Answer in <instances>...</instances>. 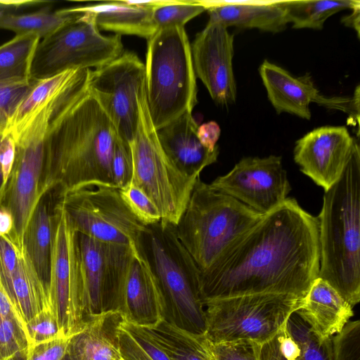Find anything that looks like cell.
Returning a JSON list of instances; mask_svg holds the SVG:
<instances>
[{"label": "cell", "instance_id": "obj_1", "mask_svg": "<svg viewBox=\"0 0 360 360\" xmlns=\"http://www.w3.org/2000/svg\"><path fill=\"white\" fill-rule=\"evenodd\" d=\"M319 266L318 219L288 198L200 274V297L203 304L266 293L304 299L319 277Z\"/></svg>", "mask_w": 360, "mask_h": 360}, {"label": "cell", "instance_id": "obj_2", "mask_svg": "<svg viewBox=\"0 0 360 360\" xmlns=\"http://www.w3.org/2000/svg\"><path fill=\"white\" fill-rule=\"evenodd\" d=\"M90 70L76 69L53 96L44 141L46 188H116L112 160L120 136L89 86Z\"/></svg>", "mask_w": 360, "mask_h": 360}, {"label": "cell", "instance_id": "obj_3", "mask_svg": "<svg viewBox=\"0 0 360 360\" xmlns=\"http://www.w3.org/2000/svg\"><path fill=\"white\" fill-rule=\"evenodd\" d=\"M319 277L352 307L360 300V149L323 198L317 217Z\"/></svg>", "mask_w": 360, "mask_h": 360}, {"label": "cell", "instance_id": "obj_4", "mask_svg": "<svg viewBox=\"0 0 360 360\" xmlns=\"http://www.w3.org/2000/svg\"><path fill=\"white\" fill-rule=\"evenodd\" d=\"M263 215L199 177L174 229L179 240L202 274Z\"/></svg>", "mask_w": 360, "mask_h": 360}, {"label": "cell", "instance_id": "obj_5", "mask_svg": "<svg viewBox=\"0 0 360 360\" xmlns=\"http://www.w3.org/2000/svg\"><path fill=\"white\" fill-rule=\"evenodd\" d=\"M145 84L156 130L192 112L197 103L196 76L184 27L158 29L148 39Z\"/></svg>", "mask_w": 360, "mask_h": 360}, {"label": "cell", "instance_id": "obj_6", "mask_svg": "<svg viewBox=\"0 0 360 360\" xmlns=\"http://www.w3.org/2000/svg\"><path fill=\"white\" fill-rule=\"evenodd\" d=\"M139 117L130 143L131 183L141 189L158 207L162 224L176 226L200 177L180 171L164 150L149 113L145 82L138 94Z\"/></svg>", "mask_w": 360, "mask_h": 360}, {"label": "cell", "instance_id": "obj_7", "mask_svg": "<svg viewBox=\"0 0 360 360\" xmlns=\"http://www.w3.org/2000/svg\"><path fill=\"white\" fill-rule=\"evenodd\" d=\"M143 246L163 292L165 319L186 330L205 333L200 271L179 240L174 226L160 222L148 226Z\"/></svg>", "mask_w": 360, "mask_h": 360}, {"label": "cell", "instance_id": "obj_8", "mask_svg": "<svg viewBox=\"0 0 360 360\" xmlns=\"http://www.w3.org/2000/svg\"><path fill=\"white\" fill-rule=\"evenodd\" d=\"M303 299L288 294H255L204 304L205 335L213 344L249 340L262 345L275 337Z\"/></svg>", "mask_w": 360, "mask_h": 360}, {"label": "cell", "instance_id": "obj_9", "mask_svg": "<svg viewBox=\"0 0 360 360\" xmlns=\"http://www.w3.org/2000/svg\"><path fill=\"white\" fill-rule=\"evenodd\" d=\"M54 94L11 134L15 142V158L1 205L13 214L20 248L29 218L46 189L44 141Z\"/></svg>", "mask_w": 360, "mask_h": 360}, {"label": "cell", "instance_id": "obj_10", "mask_svg": "<svg viewBox=\"0 0 360 360\" xmlns=\"http://www.w3.org/2000/svg\"><path fill=\"white\" fill-rule=\"evenodd\" d=\"M39 40L30 77L44 79L75 69L100 68L123 52L121 35L105 36L87 13Z\"/></svg>", "mask_w": 360, "mask_h": 360}, {"label": "cell", "instance_id": "obj_11", "mask_svg": "<svg viewBox=\"0 0 360 360\" xmlns=\"http://www.w3.org/2000/svg\"><path fill=\"white\" fill-rule=\"evenodd\" d=\"M62 205L75 230L103 243L143 248L148 227L131 212L117 188L64 193Z\"/></svg>", "mask_w": 360, "mask_h": 360}, {"label": "cell", "instance_id": "obj_12", "mask_svg": "<svg viewBox=\"0 0 360 360\" xmlns=\"http://www.w3.org/2000/svg\"><path fill=\"white\" fill-rule=\"evenodd\" d=\"M48 294L49 307L61 334L70 337L79 331L84 321L78 234L63 209L62 200L54 238Z\"/></svg>", "mask_w": 360, "mask_h": 360}, {"label": "cell", "instance_id": "obj_13", "mask_svg": "<svg viewBox=\"0 0 360 360\" xmlns=\"http://www.w3.org/2000/svg\"><path fill=\"white\" fill-rule=\"evenodd\" d=\"M145 82V64L131 51L90 70L89 84L109 116L119 136L129 145L139 117L138 94Z\"/></svg>", "mask_w": 360, "mask_h": 360}, {"label": "cell", "instance_id": "obj_14", "mask_svg": "<svg viewBox=\"0 0 360 360\" xmlns=\"http://www.w3.org/2000/svg\"><path fill=\"white\" fill-rule=\"evenodd\" d=\"M84 321L114 311L131 257L129 246L96 240L77 233Z\"/></svg>", "mask_w": 360, "mask_h": 360}, {"label": "cell", "instance_id": "obj_15", "mask_svg": "<svg viewBox=\"0 0 360 360\" xmlns=\"http://www.w3.org/2000/svg\"><path fill=\"white\" fill-rule=\"evenodd\" d=\"M210 184L262 214L282 205L291 190L282 158L274 155L243 158Z\"/></svg>", "mask_w": 360, "mask_h": 360}, {"label": "cell", "instance_id": "obj_16", "mask_svg": "<svg viewBox=\"0 0 360 360\" xmlns=\"http://www.w3.org/2000/svg\"><path fill=\"white\" fill-rule=\"evenodd\" d=\"M267 97L278 114L288 112L302 119H311L309 105L315 103L328 109L338 110L359 120V86L353 97H325L316 88L309 73L292 76L283 68L264 60L259 68Z\"/></svg>", "mask_w": 360, "mask_h": 360}, {"label": "cell", "instance_id": "obj_17", "mask_svg": "<svg viewBox=\"0 0 360 360\" xmlns=\"http://www.w3.org/2000/svg\"><path fill=\"white\" fill-rule=\"evenodd\" d=\"M358 147L347 127L324 126L298 139L293 157L301 172L326 191L339 180Z\"/></svg>", "mask_w": 360, "mask_h": 360}, {"label": "cell", "instance_id": "obj_18", "mask_svg": "<svg viewBox=\"0 0 360 360\" xmlns=\"http://www.w3.org/2000/svg\"><path fill=\"white\" fill-rule=\"evenodd\" d=\"M233 37L224 25L208 20L191 44L195 76L205 86L212 100L221 105L232 104L236 99Z\"/></svg>", "mask_w": 360, "mask_h": 360}, {"label": "cell", "instance_id": "obj_19", "mask_svg": "<svg viewBox=\"0 0 360 360\" xmlns=\"http://www.w3.org/2000/svg\"><path fill=\"white\" fill-rule=\"evenodd\" d=\"M130 248L131 257L114 311L125 321L149 328L165 319V300L144 246Z\"/></svg>", "mask_w": 360, "mask_h": 360}, {"label": "cell", "instance_id": "obj_20", "mask_svg": "<svg viewBox=\"0 0 360 360\" xmlns=\"http://www.w3.org/2000/svg\"><path fill=\"white\" fill-rule=\"evenodd\" d=\"M63 194L59 186H52L44 191L29 218L22 239L21 249L47 293L54 238Z\"/></svg>", "mask_w": 360, "mask_h": 360}, {"label": "cell", "instance_id": "obj_21", "mask_svg": "<svg viewBox=\"0 0 360 360\" xmlns=\"http://www.w3.org/2000/svg\"><path fill=\"white\" fill-rule=\"evenodd\" d=\"M198 124L190 112H185L157 130L166 154L184 174L199 177L200 172L217 160L219 146L210 151L197 136Z\"/></svg>", "mask_w": 360, "mask_h": 360}, {"label": "cell", "instance_id": "obj_22", "mask_svg": "<svg viewBox=\"0 0 360 360\" xmlns=\"http://www.w3.org/2000/svg\"><path fill=\"white\" fill-rule=\"evenodd\" d=\"M210 16L226 27L280 32L288 24L282 1H200Z\"/></svg>", "mask_w": 360, "mask_h": 360}, {"label": "cell", "instance_id": "obj_23", "mask_svg": "<svg viewBox=\"0 0 360 360\" xmlns=\"http://www.w3.org/2000/svg\"><path fill=\"white\" fill-rule=\"evenodd\" d=\"M296 311L321 340L340 332L354 315L352 306L319 277L313 282Z\"/></svg>", "mask_w": 360, "mask_h": 360}, {"label": "cell", "instance_id": "obj_24", "mask_svg": "<svg viewBox=\"0 0 360 360\" xmlns=\"http://www.w3.org/2000/svg\"><path fill=\"white\" fill-rule=\"evenodd\" d=\"M123 320L117 311L89 317L82 329L70 337L66 360H122L117 332Z\"/></svg>", "mask_w": 360, "mask_h": 360}, {"label": "cell", "instance_id": "obj_25", "mask_svg": "<svg viewBox=\"0 0 360 360\" xmlns=\"http://www.w3.org/2000/svg\"><path fill=\"white\" fill-rule=\"evenodd\" d=\"M79 13H89L98 30L117 34L136 35L148 39L158 30L153 19V9L132 1H114L72 7Z\"/></svg>", "mask_w": 360, "mask_h": 360}, {"label": "cell", "instance_id": "obj_26", "mask_svg": "<svg viewBox=\"0 0 360 360\" xmlns=\"http://www.w3.org/2000/svg\"><path fill=\"white\" fill-rule=\"evenodd\" d=\"M4 289L25 325L40 312L51 309L48 293L22 250L11 281Z\"/></svg>", "mask_w": 360, "mask_h": 360}, {"label": "cell", "instance_id": "obj_27", "mask_svg": "<svg viewBox=\"0 0 360 360\" xmlns=\"http://www.w3.org/2000/svg\"><path fill=\"white\" fill-rule=\"evenodd\" d=\"M146 328L169 360H217L205 333L186 330L165 319Z\"/></svg>", "mask_w": 360, "mask_h": 360}, {"label": "cell", "instance_id": "obj_28", "mask_svg": "<svg viewBox=\"0 0 360 360\" xmlns=\"http://www.w3.org/2000/svg\"><path fill=\"white\" fill-rule=\"evenodd\" d=\"M82 15L72 8L56 11L44 8L25 14L0 11V28L13 31L16 35L33 34L41 39Z\"/></svg>", "mask_w": 360, "mask_h": 360}, {"label": "cell", "instance_id": "obj_29", "mask_svg": "<svg viewBox=\"0 0 360 360\" xmlns=\"http://www.w3.org/2000/svg\"><path fill=\"white\" fill-rule=\"evenodd\" d=\"M282 1V0H281ZM288 23L295 29L321 30L326 20L345 9H352L358 0H283Z\"/></svg>", "mask_w": 360, "mask_h": 360}, {"label": "cell", "instance_id": "obj_30", "mask_svg": "<svg viewBox=\"0 0 360 360\" xmlns=\"http://www.w3.org/2000/svg\"><path fill=\"white\" fill-rule=\"evenodd\" d=\"M39 40L33 34H18L0 46V82L31 79L32 60Z\"/></svg>", "mask_w": 360, "mask_h": 360}, {"label": "cell", "instance_id": "obj_31", "mask_svg": "<svg viewBox=\"0 0 360 360\" xmlns=\"http://www.w3.org/2000/svg\"><path fill=\"white\" fill-rule=\"evenodd\" d=\"M117 333L122 360H169L147 328L123 320Z\"/></svg>", "mask_w": 360, "mask_h": 360}, {"label": "cell", "instance_id": "obj_32", "mask_svg": "<svg viewBox=\"0 0 360 360\" xmlns=\"http://www.w3.org/2000/svg\"><path fill=\"white\" fill-rule=\"evenodd\" d=\"M285 329L299 347L294 360H333L331 338H318L296 311L288 318Z\"/></svg>", "mask_w": 360, "mask_h": 360}, {"label": "cell", "instance_id": "obj_33", "mask_svg": "<svg viewBox=\"0 0 360 360\" xmlns=\"http://www.w3.org/2000/svg\"><path fill=\"white\" fill-rule=\"evenodd\" d=\"M75 70H67L55 76L38 80L18 108L7 133H12L20 127L41 103L63 85Z\"/></svg>", "mask_w": 360, "mask_h": 360}, {"label": "cell", "instance_id": "obj_34", "mask_svg": "<svg viewBox=\"0 0 360 360\" xmlns=\"http://www.w3.org/2000/svg\"><path fill=\"white\" fill-rule=\"evenodd\" d=\"M37 81L31 78L0 82V136L7 133L18 108Z\"/></svg>", "mask_w": 360, "mask_h": 360}, {"label": "cell", "instance_id": "obj_35", "mask_svg": "<svg viewBox=\"0 0 360 360\" xmlns=\"http://www.w3.org/2000/svg\"><path fill=\"white\" fill-rule=\"evenodd\" d=\"M199 1L172 0L168 4L153 8V19L158 30L184 25L205 11Z\"/></svg>", "mask_w": 360, "mask_h": 360}, {"label": "cell", "instance_id": "obj_36", "mask_svg": "<svg viewBox=\"0 0 360 360\" xmlns=\"http://www.w3.org/2000/svg\"><path fill=\"white\" fill-rule=\"evenodd\" d=\"M31 347L25 324L19 316L0 318V360Z\"/></svg>", "mask_w": 360, "mask_h": 360}, {"label": "cell", "instance_id": "obj_37", "mask_svg": "<svg viewBox=\"0 0 360 360\" xmlns=\"http://www.w3.org/2000/svg\"><path fill=\"white\" fill-rule=\"evenodd\" d=\"M119 191L127 207L145 226L160 222L161 216L158 207L141 189L130 182Z\"/></svg>", "mask_w": 360, "mask_h": 360}, {"label": "cell", "instance_id": "obj_38", "mask_svg": "<svg viewBox=\"0 0 360 360\" xmlns=\"http://www.w3.org/2000/svg\"><path fill=\"white\" fill-rule=\"evenodd\" d=\"M331 342L333 360H360V321H349Z\"/></svg>", "mask_w": 360, "mask_h": 360}, {"label": "cell", "instance_id": "obj_39", "mask_svg": "<svg viewBox=\"0 0 360 360\" xmlns=\"http://www.w3.org/2000/svg\"><path fill=\"white\" fill-rule=\"evenodd\" d=\"M25 326L31 347L65 337L61 334L56 319L51 309L40 312L27 322Z\"/></svg>", "mask_w": 360, "mask_h": 360}, {"label": "cell", "instance_id": "obj_40", "mask_svg": "<svg viewBox=\"0 0 360 360\" xmlns=\"http://www.w3.org/2000/svg\"><path fill=\"white\" fill-rule=\"evenodd\" d=\"M70 337H60L34 345L7 360H66L65 352Z\"/></svg>", "mask_w": 360, "mask_h": 360}, {"label": "cell", "instance_id": "obj_41", "mask_svg": "<svg viewBox=\"0 0 360 360\" xmlns=\"http://www.w3.org/2000/svg\"><path fill=\"white\" fill-rule=\"evenodd\" d=\"M112 174L115 186L121 189L129 184L132 176V159L129 146L119 137L112 155Z\"/></svg>", "mask_w": 360, "mask_h": 360}, {"label": "cell", "instance_id": "obj_42", "mask_svg": "<svg viewBox=\"0 0 360 360\" xmlns=\"http://www.w3.org/2000/svg\"><path fill=\"white\" fill-rule=\"evenodd\" d=\"M259 346L249 340L212 343L217 360H257Z\"/></svg>", "mask_w": 360, "mask_h": 360}, {"label": "cell", "instance_id": "obj_43", "mask_svg": "<svg viewBox=\"0 0 360 360\" xmlns=\"http://www.w3.org/2000/svg\"><path fill=\"white\" fill-rule=\"evenodd\" d=\"M283 328L272 339L259 345L257 360H292L285 355L282 349Z\"/></svg>", "mask_w": 360, "mask_h": 360}, {"label": "cell", "instance_id": "obj_44", "mask_svg": "<svg viewBox=\"0 0 360 360\" xmlns=\"http://www.w3.org/2000/svg\"><path fill=\"white\" fill-rule=\"evenodd\" d=\"M221 134L219 125L214 121H210L198 127L197 136L201 144L210 151H214Z\"/></svg>", "mask_w": 360, "mask_h": 360}, {"label": "cell", "instance_id": "obj_45", "mask_svg": "<svg viewBox=\"0 0 360 360\" xmlns=\"http://www.w3.org/2000/svg\"><path fill=\"white\" fill-rule=\"evenodd\" d=\"M0 236L7 238L17 245L13 214L7 207L1 205H0Z\"/></svg>", "mask_w": 360, "mask_h": 360}, {"label": "cell", "instance_id": "obj_46", "mask_svg": "<svg viewBox=\"0 0 360 360\" xmlns=\"http://www.w3.org/2000/svg\"><path fill=\"white\" fill-rule=\"evenodd\" d=\"M350 14L345 15L342 19V22L347 27L353 28L356 30L358 37H359V13L360 5L351 9Z\"/></svg>", "mask_w": 360, "mask_h": 360}, {"label": "cell", "instance_id": "obj_47", "mask_svg": "<svg viewBox=\"0 0 360 360\" xmlns=\"http://www.w3.org/2000/svg\"><path fill=\"white\" fill-rule=\"evenodd\" d=\"M9 178L4 174L0 167V205L4 196L6 185Z\"/></svg>", "mask_w": 360, "mask_h": 360}]
</instances>
